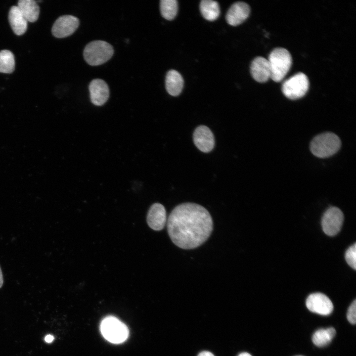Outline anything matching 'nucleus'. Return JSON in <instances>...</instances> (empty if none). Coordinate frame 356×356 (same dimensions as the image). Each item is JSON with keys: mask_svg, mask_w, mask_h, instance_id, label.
I'll return each instance as SVG.
<instances>
[{"mask_svg": "<svg viewBox=\"0 0 356 356\" xmlns=\"http://www.w3.org/2000/svg\"><path fill=\"white\" fill-rule=\"evenodd\" d=\"M309 88V81L303 73L299 72L286 80L282 84V91L289 99L294 100L303 97Z\"/></svg>", "mask_w": 356, "mask_h": 356, "instance_id": "obj_6", "label": "nucleus"}, {"mask_svg": "<svg viewBox=\"0 0 356 356\" xmlns=\"http://www.w3.org/2000/svg\"><path fill=\"white\" fill-rule=\"evenodd\" d=\"M54 340V337L51 335H47L44 338V340L47 343H51Z\"/></svg>", "mask_w": 356, "mask_h": 356, "instance_id": "obj_25", "label": "nucleus"}, {"mask_svg": "<svg viewBox=\"0 0 356 356\" xmlns=\"http://www.w3.org/2000/svg\"><path fill=\"white\" fill-rule=\"evenodd\" d=\"M344 221V215L340 209L331 207L323 214L321 225L323 231L328 236H334L340 231Z\"/></svg>", "mask_w": 356, "mask_h": 356, "instance_id": "obj_7", "label": "nucleus"}, {"mask_svg": "<svg viewBox=\"0 0 356 356\" xmlns=\"http://www.w3.org/2000/svg\"><path fill=\"white\" fill-rule=\"evenodd\" d=\"M160 9L163 18L168 20H172L177 14L178 1L176 0H161L160 2Z\"/></svg>", "mask_w": 356, "mask_h": 356, "instance_id": "obj_20", "label": "nucleus"}, {"mask_svg": "<svg viewBox=\"0 0 356 356\" xmlns=\"http://www.w3.org/2000/svg\"><path fill=\"white\" fill-rule=\"evenodd\" d=\"M167 219L164 206L158 203L153 204L149 209L147 222L152 229L159 231L165 227Z\"/></svg>", "mask_w": 356, "mask_h": 356, "instance_id": "obj_13", "label": "nucleus"}, {"mask_svg": "<svg viewBox=\"0 0 356 356\" xmlns=\"http://www.w3.org/2000/svg\"><path fill=\"white\" fill-rule=\"evenodd\" d=\"M3 283V278L2 273L0 267V288L2 287Z\"/></svg>", "mask_w": 356, "mask_h": 356, "instance_id": "obj_26", "label": "nucleus"}, {"mask_svg": "<svg viewBox=\"0 0 356 356\" xmlns=\"http://www.w3.org/2000/svg\"><path fill=\"white\" fill-rule=\"evenodd\" d=\"M169 235L172 242L183 249L196 248L210 237L213 222L204 207L193 203L177 206L167 221Z\"/></svg>", "mask_w": 356, "mask_h": 356, "instance_id": "obj_1", "label": "nucleus"}, {"mask_svg": "<svg viewBox=\"0 0 356 356\" xmlns=\"http://www.w3.org/2000/svg\"><path fill=\"white\" fill-rule=\"evenodd\" d=\"M250 73L253 79L258 82L265 83L271 77V70L267 59L258 56L252 62Z\"/></svg>", "mask_w": 356, "mask_h": 356, "instance_id": "obj_14", "label": "nucleus"}, {"mask_svg": "<svg viewBox=\"0 0 356 356\" xmlns=\"http://www.w3.org/2000/svg\"><path fill=\"white\" fill-rule=\"evenodd\" d=\"M306 306L311 312L323 315L331 313L333 305L330 299L321 293L310 295L306 300Z\"/></svg>", "mask_w": 356, "mask_h": 356, "instance_id": "obj_9", "label": "nucleus"}, {"mask_svg": "<svg viewBox=\"0 0 356 356\" xmlns=\"http://www.w3.org/2000/svg\"><path fill=\"white\" fill-rule=\"evenodd\" d=\"M347 317L348 321L352 324H355L356 322V301L355 300L350 306Z\"/></svg>", "mask_w": 356, "mask_h": 356, "instance_id": "obj_23", "label": "nucleus"}, {"mask_svg": "<svg viewBox=\"0 0 356 356\" xmlns=\"http://www.w3.org/2000/svg\"><path fill=\"white\" fill-rule=\"evenodd\" d=\"M347 264L354 269H356V244L351 246L345 253Z\"/></svg>", "mask_w": 356, "mask_h": 356, "instance_id": "obj_22", "label": "nucleus"}, {"mask_svg": "<svg viewBox=\"0 0 356 356\" xmlns=\"http://www.w3.org/2000/svg\"><path fill=\"white\" fill-rule=\"evenodd\" d=\"M267 60L271 70L270 78L275 82H280L291 67V54L284 48H276L270 53Z\"/></svg>", "mask_w": 356, "mask_h": 356, "instance_id": "obj_2", "label": "nucleus"}, {"mask_svg": "<svg viewBox=\"0 0 356 356\" xmlns=\"http://www.w3.org/2000/svg\"><path fill=\"white\" fill-rule=\"evenodd\" d=\"M114 54L113 46L103 41H93L85 46L84 57L86 61L91 66H97L108 61Z\"/></svg>", "mask_w": 356, "mask_h": 356, "instance_id": "obj_4", "label": "nucleus"}, {"mask_svg": "<svg viewBox=\"0 0 356 356\" xmlns=\"http://www.w3.org/2000/svg\"><path fill=\"white\" fill-rule=\"evenodd\" d=\"M340 146L339 137L334 133L326 132L313 138L310 144V149L315 156L326 158L335 154Z\"/></svg>", "mask_w": 356, "mask_h": 356, "instance_id": "obj_3", "label": "nucleus"}, {"mask_svg": "<svg viewBox=\"0 0 356 356\" xmlns=\"http://www.w3.org/2000/svg\"><path fill=\"white\" fill-rule=\"evenodd\" d=\"M184 85L182 76L176 70H169L166 76L165 87L167 92L172 96H178L181 92Z\"/></svg>", "mask_w": 356, "mask_h": 356, "instance_id": "obj_16", "label": "nucleus"}, {"mask_svg": "<svg viewBox=\"0 0 356 356\" xmlns=\"http://www.w3.org/2000/svg\"><path fill=\"white\" fill-rule=\"evenodd\" d=\"M17 6L28 22H34L37 20L40 14V8L36 1L20 0Z\"/></svg>", "mask_w": 356, "mask_h": 356, "instance_id": "obj_17", "label": "nucleus"}, {"mask_svg": "<svg viewBox=\"0 0 356 356\" xmlns=\"http://www.w3.org/2000/svg\"><path fill=\"white\" fill-rule=\"evenodd\" d=\"M100 330L103 337L113 344H120L128 338L129 331L127 326L117 318L109 316L101 321Z\"/></svg>", "mask_w": 356, "mask_h": 356, "instance_id": "obj_5", "label": "nucleus"}, {"mask_svg": "<svg viewBox=\"0 0 356 356\" xmlns=\"http://www.w3.org/2000/svg\"><path fill=\"white\" fill-rule=\"evenodd\" d=\"M91 102L96 106L103 105L109 97V89L107 83L102 79L92 80L89 86Z\"/></svg>", "mask_w": 356, "mask_h": 356, "instance_id": "obj_11", "label": "nucleus"}, {"mask_svg": "<svg viewBox=\"0 0 356 356\" xmlns=\"http://www.w3.org/2000/svg\"><path fill=\"white\" fill-rule=\"evenodd\" d=\"M198 356H215L212 353L208 351H203L200 352Z\"/></svg>", "mask_w": 356, "mask_h": 356, "instance_id": "obj_24", "label": "nucleus"}, {"mask_svg": "<svg viewBox=\"0 0 356 356\" xmlns=\"http://www.w3.org/2000/svg\"><path fill=\"white\" fill-rule=\"evenodd\" d=\"M8 19L11 29L16 35L20 36L25 33L27 29L28 21L17 6L10 8Z\"/></svg>", "mask_w": 356, "mask_h": 356, "instance_id": "obj_15", "label": "nucleus"}, {"mask_svg": "<svg viewBox=\"0 0 356 356\" xmlns=\"http://www.w3.org/2000/svg\"><path fill=\"white\" fill-rule=\"evenodd\" d=\"M79 19L73 15H65L58 18L54 23L51 32L57 38H63L73 34L79 26Z\"/></svg>", "mask_w": 356, "mask_h": 356, "instance_id": "obj_8", "label": "nucleus"}, {"mask_svg": "<svg viewBox=\"0 0 356 356\" xmlns=\"http://www.w3.org/2000/svg\"><path fill=\"white\" fill-rule=\"evenodd\" d=\"M238 356H252L250 354L244 352L240 354Z\"/></svg>", "mask_w": 356, "mask_h": 356, "instance_id": "obj_27", "label": "nucleus"}, {"mask_svg": "<svg viewBox=\"0 0 356 356\" xmlns=\"http://www.w3.org/2000/svg\"><path fill=\"white\" fill-rule=\"evenodd\" d=\"M193 139L195 146L203 152L208 153L214 147V135L210 129L206 126L201 125L196 128Z\"/></svg>", "mask_w": 356, "mask_h": 356, "instance_id": "obj_10", "label": "nucleus"}, {"mask_svg": "<svg viewBox=\"0 0 356 356\" xmlns=\"http://www.w3.org/2000/svg\"><path fill=\"white\" fill-rule=\"evenodd\" d=\"M15 69V60L13 54L9 50L0 51V72L11 73Z\"/></svg>", "mask_w": 356, "mask_h": 356, "instance_id": "obj_21", "label": "nucleus"}, {"mask_svg": "<svg viewBox=\"0 0 356 356\" xmlns=\"http://www.w3.org/2000/svg\"><path fill=\"white\" fill-rule=\"evenodd\" d=\"M250 12L249 5L242 1L234 3L228 9L225 15L227 23L236 26L244 22L248 17Z\"/></svg>", "mask_w": 356, "mask_h": 356, "instance_id": "obj_12", "label": "nucleus"}, {"mask_svg": "<svg viewBox=\"0 0 356 356\" xmlns=\"http://www.w3.org/2000/svg\"><path fill=\"white\" fill-rule=\"evenodd\" d=\"M202 16L207 20L213 21L216 20L220 14L219 3L212 0H203L199 5Z\"/></svg>", "mask_w": 356, "mask_h": 356, "instance_id": "obj_18", "label": "nucleus"}, {"mask_svg": "<svg viewBox=\"0 0 356 356\" xmlns=\"http://www.w3.org/2000/svg\"><path fill=\"white\" fill-rule=\"evenodd\" d=\"M336 334L333 327L320 329L316 331L312 335V342L317 347H323L328 344Z\"/></svg>", "mask_w": 356, "mask_h": 356, "instance_id": "obj_19", "label": "nucleus"}]
</instances>
